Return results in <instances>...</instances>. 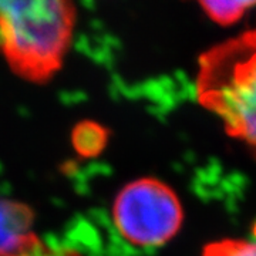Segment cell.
Wrapping results in <instances>:
<instances>
[{
    "label": "cell",
    "mask_w": 256,
    "mask_h": 256,
    "mask_svg": "<svg viewBox=\"0 0 256 256\" xmlns=\"http://www.w3.org/2000/svg\"><path fill=\"white\" fill-rule=\"evenodd\" d=\"M255 6L256 2H201V8L210 18L222 26L236 23L248 9Z\"/></svg>",
    "instance_id": "6"
},
{
    "label": "cell",
    "mask_w": 256,
    "mask_h": 256,
    "mask_svg": "<svg viewBox=\"0 0 256 256\" xmlns=\"http://www.w3.org/2000/svg\"><path fill=\"white\" fill-rule=\"evenodd\" d=\"M76 23L72 2H0V53L18 77L46 82L63 66Z\"/></svg>",
    "instance_id": "1"
},
{
    "label": "cell",
    "mask_w": 256,
    "mask_h": 256,
    "mask_svg": "<svg viewBox=\"0 0 256 256\" xmlns=\"http://www.w3.org/2000/svg\"><path fill=\"white\" fill-rule=\"evenodd\" d=\"M196 97L230 137L246 142L256 156V30L200 57Z\"/></svg>",
    "instance_id": "2"
},
{
    "label": "cell",
    "mask_w": 256,
    "mask_h": 256,
    "mask_svg": "<svg viewBox=\"0 0 256 256\" xmlns=\"http://www.w3.org/2000/svg\"><path fill=\"white\" fill-rule=\"evenodd\" d=\"M204 256H256V224L250 238L212 242L204 249Z\"/></svg>",
    "instance_id": "7"
},
{
    "label": "cell",
    "mask_w": 256,
    "mask_h": 256,
    "mask_svg": "<svg viewBox=\"0 0 256 256\" xmlns=\"http://www.w3.org/2000/svg\"><path fill=\"white\" fill-rule=\"evenodd\" d=\"M0 256H82L80 252L70 248L53 246L37 236L36 232L30 234L20 244L8 249H0Z\"/></svg>",
    "instance_id": "5"
},
{
    "label": "cell",
    "mask_w": 256,
    "mask_h": 256,
    "mask_svg": "<svg viewBox=\"0 0 256 256\" xmlns=\"http://www.w3.org/2000/svg\"><path fill=\"white\" fill-rule=\"evenodd\" d=\"M34 212L30 206L12 200H0V249L20 244L30 234Z\"/></svg>",
    "instance_id": "4"
},
{
    "label": "cell",
    "mask_w": 256,
    "mask_h": 256,
    "mask_svg": "<svg viewBox=\"0 0 256 256\" xmlns=\"http://www.w3.org/2000/svg\"><path fill=\"white\" fill-rule=\"evenodd\" d=\"M112 220L121 236L140 248L161 246L181 229L184 210L174 190L156 178H141L118 192Z\"/></svg>",
    "instance_id": "3"
},
{
    "label": "cell",
    "mask_w": 256,
    "mask_h": 256,
    "mask_svg": "<svg viewBox=\"0 0 256 256\" xmlns=\"http://www.w3.org/2000/svg\"><path fill=\"white\" fill-rule=\"evenodd\" d=\"M107 141V132L100 126H80L74 134V146L82 152L87 156L98 154Z\"/></svg>",
    "instance_id": "8"
}]
</instances>
